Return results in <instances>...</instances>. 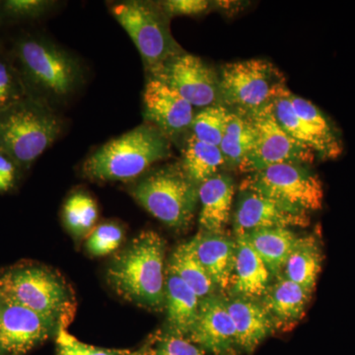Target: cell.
I'll list each match as a JSON object with an SVG mask.
<instances>
[{
    "label": "cell",
    "instance_id": "6da1fadb",
    "mask_svg": "<svg viewBox=\"0 0 355 355\" xmlns=\"http://www.w3.org/2000/svg\"><path fill=\"white\" fill-rule=\"evenodd\" d=\"M14 55L28 94L53 109L69 101L84 83L78 58L44 37L20 38Z\"/></svg>",
    "mask_w": 355,
    "mask_h": 355
},
{
    "label": "cell",
    "instance_id": "7a4b0ae2",
    "mask_svg": "<svg viewBox=\"0 0 355 355\" xmlns=\"http://www.w3.org/2000/svg\"><path fill=\"white\" fill-rule=\"evenodd\" d=\"M171 144L164 133L144 121L90 154L83 163L84 176L97 182L137 179L171 156Z\"/></svg>",
    "mask_w": 355,
    "mask_h": 355
},
{
    "label": "cell",
    "instance_id": "3957f363",
    "mask_svg": "<svg viewBox=\"0 0 355 355\" xmlns=\"http://www.w3.org/2000/svg\"><path fill=\"white\" fill-rule=\"evenodd\" d=\"M164 254V240L158 233H140L110 266V284L130 302L161 309L165 305Z\"/></svg>",
    "mask_w": 355,
    "mask_h": 355
},
{
    "label": "cell",
    "instance_id": "277c9868",
    "mask_svg": "<svg viewBox=\"0 0 355 355\" xmlns=\"http://www.w3.org/2000/svg\"><path fill=\"white\" fill-rule=\"evenodd\" d=\"M62 119L49 105L28 97L0 113V153L27 170L58 139Z\"/></svg>",
    "mask_w": 355,
    "mask_h": 355
},
{
    "label": "cell",
    "instance_id": "5b68a950",
    "mask_svg": "<svg viewBox=\"0 0 355 355\" xmlns=\"http://www.w3.org/2000/svg\"><path fill=\"white\" fill-rule=\"evenodd\" d=\"M110 12L137 46L147 77L160 76L166 65L184 53L173 37L170 18L158 2H114L110 6Z\"/></svg>",
    "mask_w": 355,
    "mask_h": 355
},
{
    "label": "cell",
    "instance_id": "8992f818",
    "mask_svg": "<svg viewBox=\"0 0 355 355\" xmlns=\"http://www.w3.org/2000/svg\"><path fill=\"white\" fill-rule=\"evenodd\" d=\"M218 77L222 106L235 113H256L291 93L284 74L272 62L261 58L225 64Z\"/></svg>",
    "mask_w": 355,
    "mask_h": 355
},
{
    "label": "cell",
    "instance_id": "52a82bcc",
    "mask_svg": "<svg viewBox=\"0 0 355 355\" xmlns=\"http://www.w3.org/2000/svg\"><path fill=\"white\" fill-rule=\"evenodd\" d=\"M0 295L53 323L69 322V291L60 277L44 266L23 263L4 270L0 273Z\"/></svg>",
    "mask_w": 355,
    "mask_h": 355
},
{
    "label": "cell",
    "instance_id": "ba28073f",
    "mask_svg": "<svg viewBox=\"0 0 355 355\" xmlns=\"http://www.w3.org/2000/svg\"><path fill=\"white\" fill-rule=\"evenodd\" d=\"M130 193L149 214L175 229L190 224L198 202V187L180 166L163 167L146 175Z\"/></svg>",
    "mask_w": 355,
    "mask_h": 355
},
{
    "label": "cell",
    "instance_id": "9c48e42d",
    "mask_svg": "<svg viewBox=\"0 0 355 355\" xmlns=\"http://www.w3.org/2000/svg\"><path fill=\"white\" fill-rule=\"evenodd\" d=\"M241 190L254 191L307 214L323 207L321 180L301 163H280L251 173Z\"/></svg>",
    "mask_w": 355,
    "mask_h": 355
},
{
    "label": "cell",
    "instance_id": "30bf717a",
    "mask_svg": "<svg viewBox=\"0 0 355 355\" xmlns=\"http://www.w3.org/2000/svg\"><path fill=\"white\" fill-rule=\"evenodd\" d=\"M248 116L253 121L256 139L251 153L239 168L240 171L251 174L280 163L306 165L314 161L315 153L304 144L292 139L280 127L273 114L272 105Z\"/></svg>",
    "mask_w": 355,
    "mask_h": 355
},
{
    "label": "cell",
    "instance_id": "8fae6325",
    "mask_svg": "<svg viewBox=\"0 0 355 355\" xmlns=\"http://www.w3.org/2000/svg\"><path fill=\"white\" fill-rule=\"evenodd\" d=\"M193 108L205 109L218 105L219 77L214 69L197 55L184 51L172 60L160 76Z\"/></svg>",
    "mask_w": 355,
    "mask_h": 355
},
{
    "label": "cell",
    "instance_id": "7c38bea8",
    "mask_svg": "<svg viewBox=\"0 0 355 355\" xmlns=\"http://www.w3.org/2000/svg\"><path fill=\"white\" fill-rule=\"evenodd\" d=\"M142 105L146 123L157 128L170 141L191 130L195 108L164 81L147 77Z\"/></svg>",
    "mask_w": 355,
    "mask_h": 355
},
{
    "label": "cell",
    "instance_id": "4fadbf2b",
    "mask_svg": "<svg viewBox=\"0 0 355 355\" xmlns=\"http://www.w3.org/2000/svg\"><path fill=\"white\" fill-rule=\"evenodd\" d=\"M0 300V354H24L50 336L53 321L4 296Z\"/></svg>",
    "mask_w": 355,
    "mask_h": 355
},
{
    "label": "cell",
    "instance_id": "5bb4252c",
    "mask_svg": "<svg viewBox=\"0 0 355 355\" xmlns=\"http://www.w3.org/2000/svg\"><path fill=\"white\" fill-rule=\"evenodd\" d=\"M309 223L307 212L254 191H240L234 214L236 236L260 229L307 227Z\"/></svg>",
    "mask_w": 355,
    "mask_h": 355
},
{
    "label": "cell",
    "instance_id": "9a60e30c",
    "mask_svg": "<svg viewBox=\"0 0 355 355\" xmlns=\"http://www.w3.org/2000/svg\"><path fill=\"white\" fill-rule=\"evenodd\" d=\"M200 349L214 355H234L237 347L235 327L227 301L210 295L202 298L197 321L188 336Z\"/></svg>",
    "mask_w": 355,
    "mask_h": 355
},
{
    "label": "cell",
    "instance_id": "2e32d148",
    "mask_svg": "<svg viewBox=\"0 0 355 355\" xmlns=\"http://www.w3.org/2000/svg\"><path fill=\"white\" fill-rule=\"evenodd\" d=\"M189 242L216 286L227 289L234 272L236 240L223 233L202 232Z\"/></svg>",
    "mask_w": 355,
    "mask_h": 355
},
{
    "label": "cell",
    "instance_id": "e0dca14e",
    "mask_svg": "<svg viewBox=\"0 0 355 355\" xmlns=\"http://www.w3.org/2000/svg\"><path fill=\"white\" fill-rule=\"evenodd\" d=\"M235 183L226 174H217L198 186L200 225L203 232L223 233L230 218Z\"/></svg>",
    "mask_w": 355,
    "mask_h": 355
},
{
    "label": "cell",
    "instance_id": "ac0fdd59",
    "mask_svg": "<svg viewBox=\"0 0 355 355\" xmlns=\"http://www.w3.org/2000/svg\"><path fill=\"white\" fill-rule=\"evenodd\" d=\"M227 308L234 324L237 347L251 354L272 331V316L263 306L241 296L227 301Z\"/></svg>",
    "mask_w": 355,
    "mask_h": 355
},
{
    "label": "cell",
    "instance_id": "d6986e66",
    "mask_svg": "<svg viewBox=\"0 0 355 355\" xmlns=\"http://www.w3.org/2000/svg\"><path fill=\"white\" fill-rule=\"evenodd\" d=\"M235 240L237 251L231 284L233 291L241 297L251 299L265 295L270 284V270L246 235L236 236Z\"/></svg>",
    "mask_w": 355,
    "mask_h": 355
},
{
    "label": "cell",
    "instance_id": "ffe728a7",
    "mask_svg": "<svg viewBox=\"0 0 355 355\" xmlns=\"http://www.w3.org/2000/svg\"><path fill=\"white\" fill-rule=\"evenodd\" d=\"M289 94L273 103L272 111L280 127L300 144H304L315 154L324 159H334L340 155L343 150L340 140L328 139L311 127L294 111Z\"/></svg>",
    "mask_w": 355,
    "mask_h": 355
},
{
    "label": "cell",
    "instance_id": "44dd1931",
    "mask_svg": "<svg viewBox=\"0 0 355 355\" xmlns=\"http://www.w3.org/2000/svg\"><path fill=\"white\" fill-rule=\"evenodd\" d=\"M200 299L190 286L168 270L165 287V305L173 334L189 336L198 315Z\"/></svg>",
    "mask_w": 355,
    "mask_h": 355
},
{
    "label": "cell",
    "instance_id": "7402d4cb",
    "mask_svg": "<svg viewBox=\"0 0 355 355\" xmlns=\"http://www.w3.org/2000/svg\"><path fill=\"white\" fill-rule=\"evenodd\" d=\"M311 292L280 275L263 295V307L272 318L284 323L297 321L304 315Z\"/></svg>",
    "mask_w": 355,
    "mask_h": 355
},
{
    "label": "cell",
    "instance_id": "603a6c76",
    "mask_svg": "<svg viewBox=\"0 0 355 355\" xmlns=\"http://www.w3.org/2000/svg\"><path fill=\"white\" fill-rule=\"evenodd\" d=\"M244 235L273 275L284 270L298 239L288 228L260 229Z\"/></svg>",
    "mask_w": 355,
    "mask_h": 355
},
{
    "label": "cell",
    "instance_id": "cb8c5ba5",
    "mask_svg": "<svg viewBox=\"0 0 355 355\" xmlns=\"http://www.w3.org/2000/svg\"><path fill=\"white\" fill-rule=\"evenodd\" d=\"M224 165L225 159L219 146L205 144L191 135L187 139L180 167L193 184L198 187L216 176Z\"/></svg>",
    "mask_w": 355,
    "mask_h": 355
},
{
    "label": "cell",
    "instance_id": "d4e9b609",
    "mask_svg": "<svg viewBox=\"0 0 355 355\" xmlns=\"http://www.w3.org/2000/svg\"><path fill=\"white\" fill-rule=\"evenodd\" d=\"M321 249L314 237L298 238L284 266V277L312 292L321 272Z\"/></svg>",
    "mask_w": 355,
    "mask_h": 355
},
{
    "label": "cell",
    "instance_id": "484cf974",
    "mask_svg": "<svg viewBox=\"0 0 355 355\" xmlns=\"http://www.w3.org/2000/svg\"><path fill=\"white\" fill-rule=\"evenodd\" d=\"M254 139L256 133L251 118L248 114L230 111L225 132L219 146L226 165L239 169L251 153Z\"/></svg>",
    "mask_w": 355,
    "mask_h": 355
},
{
    "label": "cell",
    "instance_id": "4316f807",
    "mask_svg": "<svg viewBox=\"0 0 355 355\" xmlns=\"http://www.w3.org/2000/svg\"><path fill=\"white\" fill-rule=\"evenodd\" d=\"M168 270L183 280L200 299L211 295L216 287L193 253L190 242L177 248L172 254Z\"/></svg>",
    "mask_w": 355,
    "mask_h": 355
},
{
    "label": "cell",
    "instance_id": "83f0119b",
    "mask_svg": "<svg viewBox=\"0 0 355 355\" xmlns=\"http://www.w3.org/2000/svg\"><path fill=\"white\" fill-rule=\"evenodd\" d=\"M98 219L97 203L87 193H72L64 205V220L70 232L83 237L92 231Z\"/></svg>",
    "mask_w": 355,
    "mask_h": 355
},
{
    "label": "cell",
    "instance_id": "f1b7e54d",
    "mask_svg": "<svg viewBox=\"0 0 355 355\" xmlns=\"http://www.w3.org/2000/svg\"><path fill=\"white\" fill-rule=\"evenodd\" d=\"M229 114V109L219 104L200 110L191 123V135L205 144L220 146Z\"/></svg>",
    "mask_w": 355,
    "mask_h": 355
},
{
    "label": "cell",
    "instance_id": "f546056e",
    "mask_svg": "<svg viewBox=\"0 0 355 355\" xmlns=\"http://www.w3.org/2000/svg\"><path fill=\"white\" fill-rule=\"evenodd\" d=\"M30 97L15 64L0 55V113Z\"/></svg>",
    "mask_w": 355,
    "mask_h": 355
},
{
    "label": "cell",
    "instance_id": "4dcf8cb0",
    "mask_svg": "<svg viewBox=\"0 0 355 355\" xmlns=\"http://www.w3.org/2000/svg\"><path fill=\"white\" fill-rule=\"evenodd\" d=\"M55 4L49 0H6L0 1V16L11 20L38 19Z\"/></svg>",
    "mask_w": 355,
    "mask_h": 355
},
{
    "label": "cell",
    "instance_id": "1f68e13d",
    "mask_svg": "<svg viewBox=\"0 0 355 355\" xmlns=\"http://www.w3.org/2000/svg\"><path fill=\"white\" fill-rule=\"evenodd\" d=\"M123 238V233L120 226L114 223H105L91 232L86 247L89 253L93 256H106L120 247Z\"/></svg>",
    "mask_w": 355,
    "mask_h": 355
},
{
    "label": "cell",
    "instance_id": "d6a6232c",
    "mask_svg": "<svg viewBox=\"0 0 355 355\" xmlns=\"http://www.w3.org/2000/svg\"><path fill=\"white\" fill-rule=\"evenodd\" d=\"M141 355H207L184 336L176 334H166L159 336L155 343Z\"/></svg>",
    "mask_w": 355,
    "mask_h": 355
},
{
    "label": "cell",
    "instance_id": "836d02e7",
    "mask_svg": "<svg viewBox=\"0 0 355 355\" xmlns=\"http://www.w3.org/2000/svg\"><path fill=\"white\" fill-rule=\"evenodd\" d=\"M289 100H291L292 107L296 114L306 123H309L311 127L314 128L328 139L340 140L335 130L331 127L330 121L327 120L324 114L315 105L307 101L304 98L298 97L291 93L289 95Z\"/></svg>",
    "mask_w": 355,
    "mask_h": 355
},
{
    "label": "cell",
    "instance_id": "e575fe53",
    "mask_svg": "<svg viewBox=\"0 0 355 355\" xmlns=\"http://www.w3.org/2000/svg\"><path fill=\"white\" fill-rule=\"evenodd\" d=\"M58 355H125L114 350L86 345L70 335L67 324H60L58 331Z\"/></svg>",
    "mask_w": 355,
    "mask_h": 355
},
{
    "label": "cell",
    "instance_id": "d590c367",
    "mask_svg": "<svg viewBox=\"0 0 355 355\" xmlns=\"http://www.w3.org/2000/svg\"><path fill=\"white\" fill-rule=\"evenodd\" d=\"M158 4L170 19L175 16L200 15L207 11L210 6L205 0H166Z\"/></svg>",
    "mask_w": 355,
    "mask_h": 355
},
{
    "label": "cell",
    "instance_id": "8d00e7d4",
    "mask_svg": "<svg viewBox=\"0 0 355 355\" xmlns=\"http://www.w3.org/2000/svg\"><path fill=\"white\" fill-rule=\"evenodd\" d=\"M21 171L19 166L6 154L0 153V189L1 193L11 190L15 186L18 173Z\"/></svg>",
    "mask_w": 355,
    "mask_h": 355
},
{
    "label": "cell",
    "instance_id": "74e56055",
    "mask_svg": "<svg viewBox=\"0 0 355 355\" xmlns=\"http://www.w3.org/2000/svg\"><path fill=\"white\" fill-rule=\"evenodd\" d=\"M0 311H1V300H0Z\"/></svg>",
    "mask_w": 355,
    "mask_h": 355
},
{
    "label": "cell",
    "instance_id": "f35d334b",
    "mask_svg": "<svg viewBox=\"0 0 355 355\" xmlns=\"http://www.w3.org/2000/svg\"><path fill=\"white\" fill-rule=\"evenodd\" d=\"M0 193H1V189H0Z\"/></svg>",
    "mask_w": 355,
    "mask_h": 355
},
{
    "label": "cell",
    "instance_id": "ab89813d",
    "mask_svg": "<svg viewBox=\"0 0 355 355\" xmlns=\"http://www.w3.org/2000/svg\"><path fill=\"white\" fill-rule=\"evenodd\" d=\"M133 355V354H132ZM135 355H141V354H135Z\"/></svg>",
    "mask_w": 355,
    "mask_h": 355
}]
</instances>
